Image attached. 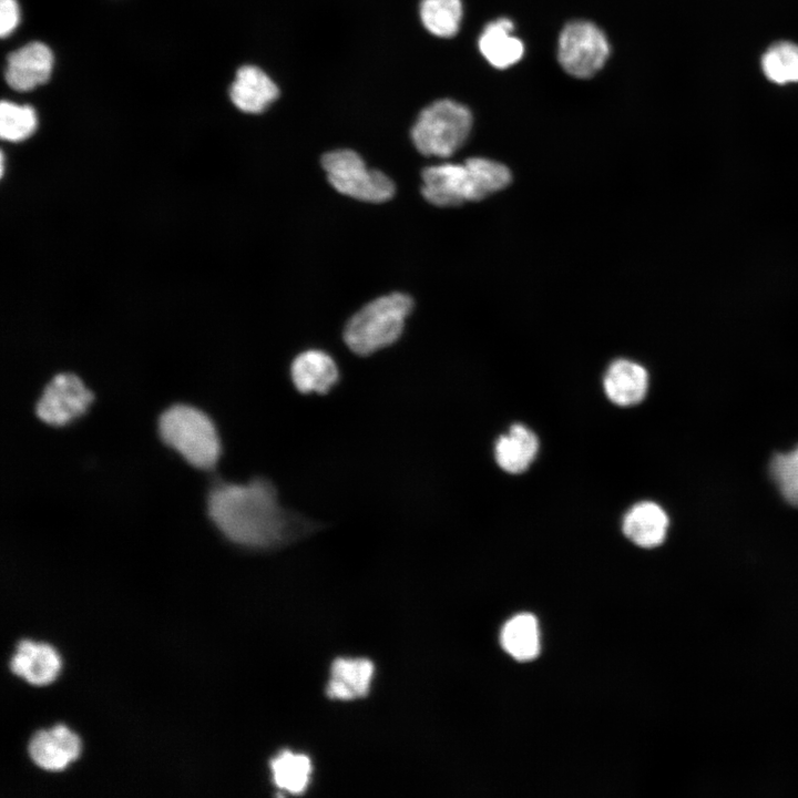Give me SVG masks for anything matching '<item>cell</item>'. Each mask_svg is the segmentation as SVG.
Instances as JSON below:
<instances>
[{
    "label": "cell",
    "mask_w": 798,
    "mask_h": 798,
    "mask_svg": "<svg viewBox=\"0 0 798 798\" xmlns=\"http://www.w3.org/2000/svg\"><path fill=\"white\" fill-rule=\"evenodd\" d=\"M206 510L223 535L239 545L266 548L293 532V516L282 508L275 487L266 479L214 485Z\"/></svg>",
    "instance_id": "1"
},
{
    "label": "cell",
    "mask_w": 798,
    "mask_h": 798,
    "mask_svg": "<svg viewBox=\"0 0 798 798\" xmlns=\"http://www.w3.org/2000/svg\"><path fill=\"white\" fill-rule=\"evenodd\" d=\"M423 197L441 207L478 202L505 188L512 180L502 163L470 157L464 163H442L426 167L421 174Z\"/></svg>",
    "instance_id": "2"
},
{
    "label": "cell",
    "mask_w": 798,
    "mask_h": 798,
    "mask_svg": "<svg viewBox=\"0 0 798 798\" xmlns=\"http://www.w3.org/2000/svg\"><path fill=\"white\" fill-rule=\"evenodd\" d=\"M163 443L175 450L192 467L211 469L221 453V441L211 418L202 410L183 403L165 409L157 422Z\"/></svg>",
    "instance_id": "3"
},
{
    "label": "cell",
    "mask_w": 798,
    "mask_h": 798,
    "mask_svg": "<svg viewBox=\"0 0 798 798\" xmlns=\"http://www.w3.org/2000/svg\"><path fill=\"white\" fill-rule=\"evenodd\" d=\"M412 306V299L402 293H392L371 300L346 324V345L360 356L390 346L400 337Z\"/></svg>",
    "instance_id": "4"
},
{
    "label": "cell",
    "mask_w": 798,
    "mask_h": 798,
    "mask_svg": "<svg viewBox=\"0 0 798 798\" xmlns=\"http://www.w3.org/2000/svg\"><path fill=\"white\" fill-rule=\"evenodd\" d=\"M471 126L472 115L464 105L439 100L420 112L411 139L421 154L449 157L467 141Z\"/></svg>",
    "instance_id": "5"
},
{
    "label": "cell",
    "mask_w": 798,
    "mask_h": 798,
    "mask_svg": "<svg viewBox=\"0 0 798 798\" xmlns=\"http://www.w3.org/2000/svg\"><path fill=\"white\" fill-rule=\"evenodd\" d=\"M321 165L335 190L352 198L382 203L392 197V181L378 170L368 168L351 150H337L321 157Z\"/></svg>",
    "instance_id": "6"
},
{
    "label": "cell",
    "mask_w": 798,
    "mask_h": 798,
    "mask_svg": "<svg viewBox=\"0 0 798 798\" xmlns=\"http://www.w3.org/2000/svg\"><path fill=\"white\" fill-rule=\"evenodd\" d=\"M608 53L606 37L591 22L573 21L560 34L559 61L573 76H592L604 65Z\"/></svg>",
    "instance_id": "7"
},
{
    "label": "cell",
    "mask_w": 798,
    "mask_h": 798,
    "mask_svg": "<svg viewBox=\"0 0 798 798\" xmlns=\"http://www.w3.org/2000/svg\"><path fill=\"white\" fill-rule=\"evenodd\" d=\"M92 392L72 372H60L45 385L35 403L37 417L50 426H63L83 415Z\"/></svg>",
    "instance_id": "8"
},
{
    "label": "cell",
    "mask_w": 798,
    "mask_h": 798,
    "mask_svg": "<svg viewBox=\"0 0 798 798\" xmlns=\"http://www.w3.org/2000/svg\"><path fill=\"white\" fill-rule=\"evenodd\" d=\"M53 54L42 42H31L7 58L4 79L17 91H29L44 84L52 72Z\"/></svg>",
    "instance_id": "9"
},
{
    "label": "cell",
    "mask_w": 798,
    "mask_h": 798,
    "mask_svg": "<svg viewBox=\"0 0 798 798\" xmlns=\"http://www.w3.org/2000/svg\"><path fill=\"white\" fill-rule=\"evenodd\" d=\"M28 750L37 766L57 771L64 769L79 757L81 743L68 727L57 725L50 730L35 733L29 743Z\"/></svg>",
    "instance_id": "10"
},
{
    "label": "cell",
    "mask_w": 798,
    "mask_h": 798,
    "mask_svg": "<svg viewBox=\"0 0 798 798\" xmlns=\"http://www.w3.org/2000/svg\"><path fill=\"white\" fill-rule=\"evenodd\" d=\"M603 387L606 397L616 406L631 407L640 403L648 389L646 369L632 360L617 359L605 371Z\"/></svg>",
    "instance_id": "11"
},
{
    "label": "cell",
    "mask_w": 798,
    "mask_h": 798,
    "mask_svg": "<svg viewBox=\"0 0 798 798\" xmlns=\"http://www.w3.org/2000/svg\"><path fill=\"white\" fill-rule=\"evenodd\" d=\"M13 674L37 686L51 683L60 672L61 661L48 644L20 641L10 661Z\"/></svg>",
    "instance_id": "12"
},
{
    "label": "cell",
    "mask_w": 798,
    "mask_h": 798,
    "mask_svg": "<svg viewBox=\"0 0 798 798\" xmlns=\"http://www.w3.org/2000/svg\"><path fill=\"white\" fill-rule=\"evenodd\" d=\"M668 524V516L662 507L643 501L626 512L622 529L625 536L637 546L653 549L665 541Z\"/></svg>",
    "instance_id": "13"
},
{
    "label": "cell",
    "mask_w": 798,
    "mask_h": 798,
    "mask_svg": "<svg viewBox=\"0 0 798 798\" xmlns=\"http://www.w3.org/2000/svg\"><path fill=\"white\" fill-rule=\"evenodd\" d=\"M291 380L303 393H326L339 377L335 360L325 351L309 349L299 354L290 368Z\"/></svg>",
    "instance_id": "14"
},
{
    "label": "cell",
    "mask_w": 798,
    "mask_h": 798,
    "mask_svg": "<svg viewBox=\"0 0 798 798\" xmlns=\"http://www.w3.org/2000/svg\"><path fill=\"white\" fill-rule=\"evenodd\" d=\"M231 99L245 113H260L278 96V88L259 68L242 66L231 86Z\"/></svg>",
    "instance_id": "15"
},
{
    "label": "cell",
    "mask_w": 798,
    "mask_h": 798,
    "mask_svg": "<svg viewBox=\"0 0 798 798\" xmlns=\"http://www.w3.org/2000/svg\"><path fill=\"white\" fill-rule=\"evenodd\" d=\"M539 451V439L526 426L514 423L501 434L494 446L498 466L505 472L518 474L525 471Z\"/></svg>",
    "instance_id": "16"
},
{
    "label": "cell",
    "mask_w": 798,
    "mask_h": 798,
    "mask_svg": "<svg viewBox=\"0 0 798 798\" xmlns=\"http://www.w3.org/2000/svg\"><path fill=\"white\" fill-rule=\"evenodd\" d=\"M512 21L501 18L490 22L480 35V52L494 68H509L523 55V43L512 34Z\"/></svg>",
    "instance_id": "17"
},
{
    "label": "cell",
    "mask_w": 798,
    "mask_h": 798,
    "mask_svg": "<svg viewBox=\"0 0 798 798\" xmlns=\"http://www.w3.org/2000/svg\"><path fill=\"white\" fill-rule=\"evenodd\" d=\"M374 671V664L365 658L336 659L331 666L328 696L342 700L365 696L369 692Z\"/></svg>",
    "instance_id": "18"
},
{
    "label": "cell",
    "mask_w": 798,
    "mask_h": 798,
    "mask_svg": "<svg viewBox=\"0 0 798 798\" xmlns=\"http://www.w3.org/2000/svg\"><path fill=\"white\" fill-rule=\"evenodd\" d=\"M500 641L503 649L513 658L526 662L540 653V630L536 618L522 613L510 618L502 627Z\"/></svg>",
    "instance_id": "19"
},
{
    "label": "cell",
    "mask_w": 798,
    "mask_h": 798,
    "mask_svg": "<svg viewBox=\"0 0 798 798\" xmlns=\"http://www.w3.org/2000/svg\"><path fill=\"white\" fill-rule=\"evenodd\" d=\"M275 785L290 794H303L308 787L311 774L310 759L301 754L283 751L270 763Z\"/></svg>",
    "instance_id": "20"
},
{
    "label": "cell",
    "mask_w": 798,
    "mask_h": 798,
    "mask_svg": "<svg viewBox=\"0 0 798 798\" xmlns=\"http://www.w3.org/2000/svg\"><path fill=\"white\" fill-rule=\"evenodd\" d=\"M764 75L773 83H798V44L790 41L773 43L761 57Z\"/></svg>",
    "instance_id": "21"
},
{
    "label": "cell",
    "mask_w": 798,
    "mask_h": 798,
    "mask_svg": "<svg viewBox=\"0 0 798 798\" xmlns=\"http://www.w3.org/2000/svg\"><path fill=\"white\" fill-rule=\"evenodd\" d=\"M420 17L424 28L441 38L454 35L462 18L460 0H422Z\"/></svg>",
    "instance_id": "22"
},
{
    "label": "cell",
    "mask_w": 798,
    "mask_h": 798,
    "mask_svg": "<svg viewBox=\"0 0 798 798\" xmlns=\"http://www.w3.org/2000/svg\"><path fill=\"white\" fill-rule=\"evenodd\" d=\"M38 117L33 108L9 101L0 104V136L18 143L29 139L37 130Z\"/></svg>",
    "instance_id": "23"
},
{
    "label": "cell",
    "mask_w": 798,
    "mask_h": 798,
    "mask_svg": "<svg viewBox=\"0 0 798 798\" xmlns=\"http://www.w3.org/2000/svg\"><path fill=\"white\" fill-rule=\"evenodd\" d=\"M769 470L784 499L798 507V447L789 452L775 454Z\"/></svg>",
    "instance_id": "24"
},
{
    "label": "cell",
    "mask_w": 798,
    "mask_h": 798,
    "mask_svg": "<svg viewBox=\"0 0 798 798\" xmlns=\"http://www.w3.org/2000/svg\"><path fill=\"white\" fill-rule=\"evenodd\" d=\"M19 6L16 0H0V34L9 35L18 25Z\"/></svg>",
    "instance_id": "25"
}]
</instances>
